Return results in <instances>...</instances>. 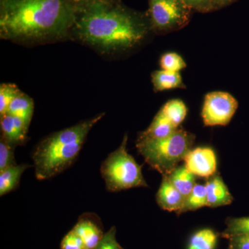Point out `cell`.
<instances>
[{
    "mask_svg": "<svg viewBox=\"0 0 249 249\" xmlns=\"http://www.w3.org/2000/svg\"><path fill=\"white\" fill-rule=\"evenodd\" d=\"M147 16L119 0H96L77 9L71 36L102 53L136 48L151 31Z\"/></svg>",
    "mask_w": 249,
    "mask_h": 249,
    "instance_id": "1",
    "label": "cell"
},
{
    "mask_svg": "<svg viewBox=\"0 0 249 249\" xmlns=\"http://www.w3.org/2000/svg\"><path fill=\"white\" fill-rule=\"evenodd\" d=\"M73 0H0V37L19 43H43L71 35Z\"/></svg>",
    "mask_w": 249,
    "mask_h": 249,
    "instance_id": "2",
    "label": "cell"
},
{
    "mask_svg": "<svg viewBox=\"0 0 249 249\" xmlns=\"http://www.w3.org/2000/svg\"><path fill=\"white\" fill-rule=\"evenodd\" d=\"M103 116L98 114L41 141L32 155L36 178L48 179L68 168L79 155L90 130Z\"/></svg>",
    "mask_w": 249,
    "mask_h": 249,
    "instance_id": "3",
    "label": "cell"
},
{
    "mask_svg": "<svg viewBox=\"0 0 249 249\" xmlns=\"http://www.w3.org/2000/svg\"><path fill=\"white\" fill-rule=\"evenodd\" d=\"M195 136L178 128L169 137L155 140H137V147L145 162L152 168L168 176L178 168L191 150Z\"/></svg>",
    "mask_w": 249,
    "mask_h": 249,
    "instance_id": "4",
    "label": "cell"
},
{
    "mask_svg": "<svg viewBox=\"0 0 249 249\" xmlns=\"http://www.w3.org/2000/svg\"><path fill=\"white\" fill-rule=\"evenodd\" d=\"M127 135L121 145L109 154L101 165V173L108 191L119 192L147 186L142 166L127 150Z\"/></svg>",
    "mask_w": 249,
    "mask_h": 249,
    "instance_id": "5",
    "label": "cell"
},
{
    "mask_svg": "<svg viewBox=\"0 0 249 249\" xmlns=\"http://www.w3.org/2000/svg\"><path fill=\"white\" fill-rule=\"evenodd\" d=\"M148 4L147 18L156 32L179 30L190 21L192 9L183 0H148Z\"/></svg>",
    "mask_w": 249,
    "mask_h": 249,
    "instance_id": "6",
    "label": "cell"
},
{
    "mask_svg": "<svg viewBox=\"0 0 249 249\" xmlns=\"http://www.w3.org/2000/svg\"><path fill=\"white\" fill-rule=\"evenodd\" d=\"M238 107L235 97L224 91H213L206 95L201 111L204 125H227Z\"/></svg>",
    "mask_w": 249,
    "mask_h": 249,
    "instance_id": "7",
    "label": "cell"
},
{
    "mask_svg": "<svg viewBox=\"0 0 249 249\" xmlns=\"http://www.w3.org/2000/svg\"><path fill=\"white\" fill-rule=\"evenodd\" d=\"M183 160L185 167L195 176L209 178L217 171V157L211 147L191 149Z\"/></svg>",
    "mask_w": 249,
    "mask_h": 249,
    "instance_id": "8",
    "label": "cell"
},
{
    "mask_svg": "<svg viewBox=\"0 0 249 249\" xmlns=\"http://www.w3.org/2000/svg\"><path fill=\"white\" fill-rule=\"evenodd\" d=\"M0 125L1 137L10 145L16 147L24 143L29 126L25 121L17 116L6 114L1 116Z\"/></svg>",
    "mask_w": 249,
    "mask_h": 249,
    "instance_id": "9",
    "label": "cell"
},
{
    "mask_svg": "<svg viewBox=\"0 0 249 249\" xmlns=\"http://www.w3.org/2000/svg\"><path fill=\"white\" fill-rule=\"evenodd\" d=\"M157 201L162 209L170 212L176 211L178 213L184 204L185 199L168 178L163 177L161 184L157 192Z\"/></svg>",
    "mask_w": 249,
    "mask_h": 249,
    "instance_id": "10",
    "label": "cell"
},
{
    "mask_svg": "<svg viewBox=\"0 0 249 249\" xmlns=\"http://www.w3.org/2000/svg\"><path fill=\"white\" fill-rule=\"evenodd\" d=\"M207 193V206L211 208L231 204L233 198L222 178L214 175L205 184Z\"/></svg>",
    "mask_w": 249,
    "mask_h": 249,
    "instance_id": "11",
    "label": "cell"
},
{
    "mask_svg": "<svg viewBox=\"0 0 249 249\" xmlns=\"http://www.w3.org/2000/svg\"><path fill=\"white\" fill-rule=\"evenodd\" d=\"M73 230L84 242L86 249L96 248L104 235L97 223L85 216L80 218Z\"/></svg>",
    "mask_w": 249,
    "mask_h": 249,
    "instance_id": "12",
    "label": "cell"
},
{
    "mask_svg": "<svg viewBox=\"0 0 249 249\" xmlns=\"http://www.w3.org/2000/svg\"><path fill=\"white\" fill-rule=\"evenodd\" d=\"M178 129L159 111L151 124L140 134L137 140H155L166 138Z\"/></svg>",
    "mask_w": 249,
    "mask_h": 249,
    "instance_id": "13",
    "label": "cell"
},
{
    "mask_svg": "<svg viewBox=\"0 0 249 249\" xmlns=\"http://www.w3.org/2000/svg\"><path fill=\"white\" fill-rule=\"evenodd\" d=\"M167 177L170 182L182 195L185 200L196 185V177L185 165L178 167Z\"/></svg>",
    "mask_w": 249,
    "mask_h": 249,
    "instance_id": "14",
    "label": "cell"
},
{
    "mask_svg": "<svg viewBox=\"0 0 249 249\" xmlns=\"http://www.w3.org/2000/svg\"><path fill=\"white\" fill-rule=\"evenodd\" d=\"M29 167V164H16L0 172V196H5L16 189L23 173Z\"/></svg>",
    "mask_w": 249,
    "mask_h": 249,
    "instance_id": "15",
    "label": "cell"
},
{
    "mask_svg": "<svg viewBox=\"0 0 249 249\" xmlns=\"http://www.w3.org/2000/svg\"><path fill=\"white\" fill-rule=\"evenodd\" d=\"M152 82L157 91L185 88L179 72L160 70L152 73Z\"/></svg>",
    "mask_w": 249,
    "mask_h": 249,
    "instance_id": "16",
    "label": "cell"
},
{
    "mask_svg": "<svg viewBox=\"0 0 249 249\" xmlns=\"http://www.w3.org/2000/svg\"><path fill=\"white\" fill-rule=\"evenodd\" d=\"M34 110L33 100L26 93L21 92L10 105L7 114L20 118L29 125Z\"/></svg>",
    "mask_w": 249,
    "mask_h": 249,
    "instance_id": "17",
    "label": "cell"
},
{
    "mask_svg": "<svg viewBox=\"0 0 249 249\" xmlns=\"http://www.w3.org/2000/svg\"><path fill=\"white\" fill-rule=\"evenodd\" d=\"M187 111L185 103L178 99L170 100L160 110L176 128H178L186 119Z\"/></svg>",
    "mask_w": 249,
    "mask_h": 249,
    "instance_id": "18",
    "label": "cell"
},
{
    "mask_svg": "<svg viewBox=\"0 0 249 249\" xmlns=\"http://www.w3.org/2000/svg\"><path fill=\"white\" fill-rule=\"evenodd\" d=\"M217 237L212 229H201L191 236L187 249H214Z\"/></svg>",
    "mask_w": 249,
    "mask_h": 249,
    "instance_id": "19",
    "label": "cell"
},
{
    "mask_svg": "<svg viewBox=\"0 0 249 249\" xmlns=\"http://www.w3.org/2000/svg\"><path fill=\"white\" fill-rule=\"evenodd\" d=\"M207 206V193L205 185L196 184L191 194L185 200L182 209L178 214L188 211H196L201 208Z\"/></svg>",
    "mask_w": 249,
    "mask_h": 249,
    "instance_id": "20",
    "label": "cell"
},
{
    "mask_svg": "<svg viewBox=\"0 0 249 249\" xmlns=\"http://www.w3.org/2000/svg\"><path fill=\"white\" fill-rule=\"evenodd\" d=\"M22 92L16 85L2 83L0 86V115L7 114L11 103Z\"/></svg>",
    "mask_w": 249,
    "mask_h": 249,
    "instance_id": "21",
    "label": "cell"
},
{
    "mask_svg": "<svg viewBox=\"0 0 249 249\" xmlns=\"http://www.w3.org/2000/svg\"><path fill=\"white\" fill-rule=\"evenodd\" d=\"M226 224L227 229L223 232V235L227 238L249 234V217L230 218Z\"/></svg>",
    "mask_w": 249,
    "mask_h": 249,
    "instance_id": "22",
    "label": "cell"
},
{
    "mask_svg": "<svg viewBox=\"0 0 249 249\" xmlns=\"http://www.w3.org/2000/svg\"><path fill=\"white\" fill-rule=\"evenodd\" d=\"M160 65L162 70L171 72H179L186 67L181 56L174 52L163 54L160 59Z\"/></svg>",
    "mask_w": 249,
    "mask_h": 249,
    "instance_id": "23",
    "label": "cell"
},
{
    "mask_svg": "<svg viewBox=\"0 0 249 249\" xmlns=\"http://www.w3.org/2000/svg\"><path fill=\"white\" fill-rule=\"evenodd\" d=\"M15 147L10 145L2 137L0 140V172L16 165L14 156Z\"/></svg>",
    "mask_w": 249,
    "mask_h": 249,
    "instance_id": "24",
    "label": "cell"
},
{
    "mask_svg": "<svg viewBox=\"0 0 249 249\" xmlns=\"http://www.w3.org/2000/svg\"><path fill=\"white\" fill-rule=\"evenodd\" d=\"M60 248L61 249H86L84 242L73 229L62 239Z\"/></svg>",
    "mask_w": 249,
    "mask_h": 249,
    "instance_id": "25",
    "label": "cell"
},
{
    "mask_svg": "<svg viewBox=\"0 0 249 249\" xmlns=\"http://www.w3.org/2000/svg\"><path fill=\"white\" fill-rule=\"evenodd\" d=\"M94 249H123L116 238V228L112 227L104 234Z\"/></svg>",
    "mask_w": 249,
    "mask_h": 249,
    "instance_id": "26",
    "label": "cell"
},
{
    "mask_svg": "<svg viewBox=\"0 0 249 249\" xmlns=\"http://www.w3.org/2000/svg\"><path fill=\"white\" fill-rule=\"evenodd\" d=\"M191 9L201 12H207L216 7L213 0H183Z\"/></svg>",
    "mask_w": 249,
    "mask_h": 249,
    "instance_id": "27",
    "label": "cell"
},
{
    "mask_svg": "<svg viewBox=\"0 0 249 249\" xmlns=\"http://www.w3.org/2000/svg\"><path fill=\"white\" fill-rule=\"evenodd\" d=\"M229 239L235 249H249V234L233 236Z\"/></svg>",
    "mask_w": 249,
    "mask_h": 249,
    "instance_id": "28",
    "label": "cell"
},
{
    "mask_svg": "<svg viewBox=\"0 0 249 249\" xmlns=\"http://www.w3.org/2000/svg\"><path fill=\"white\" fill-rule=\"evenodd\" d=\"M94 1H96V0H73V2L76 4L77 9L89 4V3L93 2Z\"/></svg>",
    "mask_w": 249,
    "mask_h": 249,
    "instance_id": "29",
    "label": "cell"
},
{
    "mask_svg": "<svg viewBox=\"0 0 249 249\" xmlns=\"http://www.w3.org/2000/svg\"><path fill=\"white\" fill-rule=\"evenodd\" d=\"M215 6H223L228 4H231L235 0H213Z\"/></svg>",
    "mask_w": 249,
    "mask_h": 249,
    "instance_id": "30",
    "label": "cell"
},
{
    "mask_svg": "<svg viewBox=\"0 0 249 249\" xmlns=\"http://www.w3.org/2000/svg\"><path fill=\"white\" fill-rule=\"evenodd\" d=\"M228 249H235L234 248V247H232V246L231 245H230V246H229V248H228Z\"/></svg>",
    "mask_w": 249,
    "mask_h": 249,
    "instance_id": "31",
    "label": "cell"
}]
</instances>
